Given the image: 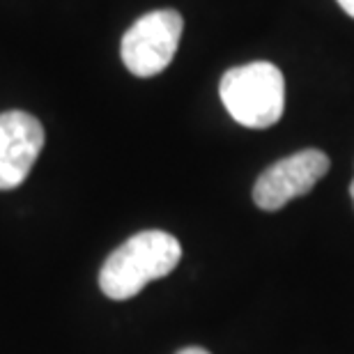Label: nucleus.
I'll return each mask as SVG.
<instances>
[{
  "label": "nucleus",
  "mask_w": 354,
  "mask_h": 354,
  "mask_svg": "<svg viewBox=\"0 0 354 354\" xmlns=\"http://www.w3.org/2000/svg\"><path fill=\"white\" fill-rule=\"evenodd\" d=\"M180 258L182 246L171 232L143 230L106 258L99 272V288L109 299H131L150 281L171 274Z\"/></svg>",
  "instance_id": "obj_1"
},
{
  "label": "nucleus",
  "mask_w": 354,
  "mask_h": 354,
  "mask_svg": "<svg viewBox=\"0 0 354 354\" xmlns=\"http://www.w3.org/2000/svg\"><path fill=\"white\" fill-rule=\"evenodd\" d=\"M218 95L235 122L267 129L279 122L286 109V79L272 62H249L223 74Z\"/></svg>",
  "instance_id": "obj_2"
},
{
  "label": "nucleus",
  "mask_w": 354,
  "mask_h": 354,
  "mask_svg": "<svg viewBox=\"0 0 354 354\" xmlns=\"http://www.w3.org/2000/svg\"><path fill=\"white\" fill-rule=\"evenodd\" d=\"M182 30L184 21L175 10H157L140 17L120 44L124 67L140 79L161 74L175 58Z\"/></svg>",
  "instance_id": "obj_3"
},
{
  "label": "nucleus",
  "mask_w": 354,
  "mask_h": 354,
  "mask_svg": "<svg viewBox=\"0 0 354 354\" xmlns=\"http://www.w3.org/2000/svg\"><path fill=\"white\" fill-rule=\"evenodd\" d=\"M329 157L322 150H301L276 161L263 171L253 187V201L260 209L276 212L290 201L306 196L329 171Z\"/></svg>",
  "instance_id": "obj_4"
},
{
  "label": "nucleus",
  "mask_w": 354,
  "mask_h": 354,
  "mask_svg": "<svg viewBox=\"0 0 354 354\" xmlns=\"http://www.w3.org/2000/svg\"><path fill=\"white\" fill-rule=\"evenodd\" d=\"M41 147L44 127L37 118L26 111L0 113V191L24 184Z\"/></svg>",
  "instance_id": "obj_5"
},
{
  "label": "nucleus",
  "mask_w": 354,
  "mask_h": 354,
  "mask_svg": "<svg viewBox=\"0 0 354 354\" xmlns=\"http://www.w3.org/2000/svg\"><path fill=\"white\" fill-rule=\"evenodd\" d=\"M338 5L343 7V12L348 14V17L354 19V0H338Z\"/></svg>",
  "instance_id": "obj_6"
},
{
  "label": "nucleus",
  "mask_w": 354,
  "mask_h": 354,
  "mask_svg": "<svg viewBox=\"0 0 354 354\" xmlns=\"http://www.w3.org/2000/svg\"><path fill=\"white\" fill-rule=\"evenodd\" d=\"M177 354H209V352L203 350V348H184V350H180Z\"/></svg>",
  "instance_id": "obj_7"
},
{
  "label": "nucleus",
  "mask_w": 354,
  "mask_h": 354,
  "mask_svg": "<svg viewBox=\"0 0 354 354\" xmlns=\"http://www.w3.org/2000/svg\"><path fill=\"white\" fill-rule=\"evenodd\" d=\"M350 196H352V201H354V180H352V184H350Z\"/></svg>",
  "instance_id": "obj_8"
}]
</instances>
